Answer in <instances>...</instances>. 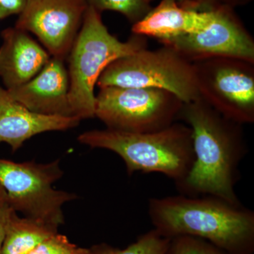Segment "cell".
Instances as JSON below:
<instances>
[{"label":"cell","mask_w":254,"mask_h":254,"mask_svg":"<svg viewBox=\"0 0 254 254\" xmlns=\"http://www.w3.org/2000/svg\"><path fill=\"white\" fill-rule=\"evenodd\" d=\"M178 121L190 127L194 161L175 186L180 194L211 195L241 205L235 190L247 153L243 125L229 120L201 98L184 103Z\"/></svg>","instance_id":"cell-1"},{"label":"cell","mask_w":254,"mask_h":254,"mask_svg":"<svg viewBox=\"0 0 254 254\" xmlns=\"http://www.w3.org/2000/svg\"><path fill=\"white\" fill-rule=\"evenodd\" d=\"M148 216L163 236L203 239L229 254H254V213L211 195L150 198Z\"/></svg>","instance_id":"cell-2"},{"label":"cell","mask_w":254,"mask_h":254,"mask_svg":"<svg viewBox=\"0 0 254 254\" xmlns=\"http://www.w3.org/2000/svg\"><path fill=\"white\" fill-rule=\"evenodd\" d=\"M81 144L106 149L123 159L128 175L160 173L175 185L188 175L194 161L191 131L182 123L160 131L130 133L106 128L91 130L78 137Z\"/></svg>","instance_id":"cell-3"},{"label":"cell","mask_w":254,"mask_h":254,"mask_svg":"<svg viewBox=\"0 0 254 254\" xmlns=\"http://www.w3.org/2000/svg\"><path fill=\"white\" fill-rule=\"evenodd\" d=\"M145 37L133 36L120 41L110 33L101 14L88 6L81 29L67 58L70 105L80 120L94 118L95 86L108 65L115 60L147 48Z\"/></svg>","instance_id":"cell-4"},{"label":"cell","mask_w":254,"mask_h":254,"mask_svg":"<svg viewBox=\"0 0 254 254\" xmlns=\"http://www.w3.org/2000/svg\"><path fill=\"white\" fill-rule=\"evenodd\" d=\"M165 90L183 103L200 98L193 64L171 47L143 48L115 60L98 78L97 85Z\"/></svg>","instance_id":"cell-5"},{"label":"cell","mask_w":254,"mask_h":254,"mask_svg":"<svg viewBox=\"0 0 254 254\" xmlns=\"http://www.w3.org/2000/svg\"><path fill=\"white\" fill-rule=\"evenodd\" d=\"M63 175L58 159L38 163L0 158V185L9 206L26 218L58 230L64 224V205L78 198L75 193L54 188Z\"/></svg>","instance_id":"cell-6"},{"label":"cell","mask_w":254,"mask_h":254,"mask_svg":"<svg viewBox=\"0 0 254 254\" xmlns=\"http://www.w3.org/2000/svg\"><path fill=\"white\" fill-rule=\"evenodd\" d=\"M183 103L159 88L104 87L96 95L95 117L110 129L148 133L178 121Z\"/></svg>","instance_id":"cell-7"},{"label":"cell","mask_w":254,"mask_h":254,"mask_svg":"<svg viewBox=\"0 0 254 254\" xmlns=\"http://www.w3.org/2000/svg\"><path fill=\"white\" fill-rule=\"evenodd\" d=\"M200 98L240 125L254 123V63L212 58L192 63Z\"/></svg>","instance_id":"cell-8"},{"label":"cell","mask_w":254,"mask_h":254,"mask_svg":"<svg viewBox=\"0 0 254 254\" xmlns=\"http://www.w3.org/2000/svg\"><path fill=\"white\" fill-rule=\"evenodd\" d=\"M208 26L196 33L160 42L190 63L212 58H235L254 63V40L235 9L218 5Z\"/></svg>","instance_id":"cell-9"},{"label":"cell","mask_w":254,"mask_h":254,"mask_svg":"<svg viewBox=\"0 0 254 254\" xmlns=\"http://www.w3.org/2000/svg\"><path fill=\"white\" fill-rule=\"evenodd\" d=\"M88 7L86 0H27L15 27L33 33L52 57L65 60Z\"/></svg>","instance_id":"cell-10"},{"label":"cell","mask_w":254,"mask_h":254,"mask_svg":"<svg viewBox=\"0 0 254 254\" xmlns=\"http://www.w3.org/2000/svg\"><path fill=\"white\" fill-rule=\"evenodd\" d=\"M64 60L51 57L35 77L8 92L14 100L34 113L74 117L68 97L69 78Z\"/></svg>","instance_id":"cell-11"},{"label":"cell","mask_w":254,"mask_h":254,"mask_svg":"<svg viewBox=\"0 0 254 254\" xmlns=\"http://www.w3.org/2000/svg\"><path fill=\"white\" fill-rule=\"evenodd\" d=\"M81 121L75 117L32 112L14 100L0 84V143H7L13 153L32 137L44 132L71 129Z\"/></svg>","instance_id":"cell-12"},{"label":"cell","mask_w":254,"mask_h":254,"mask_svg":"<svg viewBox=\"0 0 254 254\" xmlns=\"http://www.w3.org/2000/svg\"><path fill=\"white\" fill-rule=\"evenodd\" d=\"M1 38L0 78L10 91L35 77L52 56L29 33L15 26L1 32Z\"/></svg>","instance_id":"cell-13"},{"label":"cell","mask_w":254,"mask_h":254,"mask_svg":"<svg viewBox=\"0 0 254 254\" xmlns=\"http://www.w3.org/2000/svg\"><path fill=\"white\" fill-rule=\"evenodd\" d=\"M213 9H189L176 0H161L141 21L132 25L131 31L133 34L151 37L159 42L196 33L211 21Z\"/></svg>","instance_id":"cell-14"},{"label":"cell","mask_w":254,"mask_h":254,"mask_svg":"<svg viewBox=\"0 0 254 254\" xmlns=\"http://www.w3.org/2000/svg\"><path fill=\"white\" fill-rule=\"evenodd\" d=\"M58 229L31 218L21 217L14 210L10 214L1 254H28Z\"/></svg>","instance_id":"cell-15"},{"label":"cell","mask_w":254,"mask_h":254,"mask_svg":"<svg viewBox=\"0 0 254 254\" xmlns=\"http://www.w3.org/2000/svg\"><path fill=\"white\" fill-rule=\"evenodd\" d=\"M170 240L153 229L123 250L100 244L88 249L87 254H166Z\"/></svg>","instance_id":"cell-16"},{"label":"cell","mask_w":254,"mask_h":254,"mask_svg":"<svg viewBox=\"0 0 254 254\" xmlns=\"http://www.w3.org/2000/svg\"><path fill=\"white\" fill-rule=\"evenodd\" d=\"M91 6L102 14L105 11H113L123 14L134 24L141 21L151 10L152 0H86Z\"/></svg>","instance_id":"cell-17"},{"label":"cell","mask_w":254,"mask_h":254,"mask_svg":"<svg viewBox=\"0 0 254 254\" xmlns=\"http://www.w3.org/2000/svg\"><path fill=\"white\" fill-rule=\"evenodd\" d=\"M166 254H229L208 241L198 237L177 236L171 238Z\"/></svg>","instance_id":"cell-18"},{"label":"cell","mask_w":254,"mask_h":254,"mask_svg":"<svg viewBox=\"0 0 254 254\" xmlns=\"http://www.w3.org/2000/svg\"><path fill=\"white\" fill-rule=\"evenodd\" d=\"M87 249L78 247L59 232L43 240L28 254H85Z\"/></svg>","instance_id":"cell-19"},{"label":"cell","mask_w":254,"mask_h":254,"mask_svg":"<svg viewBox=\"0 0 254 254\" xmlns=\"http://www.w3.org/2000/svg\"><path fill=\"white\" fill-rule=\"evenodd\" d=\"M27 0H0V20L13 15H19L26 6Z\"/></svg>","instance_id":"cell-20"},{"label":"cell","mask_w":254,"mask_h":254,"mask_svg":"<svg viewBox=\"0 0 254 254\" xmlns=\"http://www.w3.org/2000/svg\"><path fill=\"white\" fill-rule=\"evenodd\" d=\"M176 1L183 7L189 9L197 10V11H207L218 6V4L214 2L213 0H176Z\"/></svg>","instance_id":"cell-21"},{"label":"cell","mask_w":254,"mask_h":254,"mask_svg":"<svg viewBox=\"0 0 254 254\" xmlns=\"http://www.w3.org/2000/svg\"><path fill=\"white\" fill-rule=\"evenodd\" d=\"M12 210L13 209L8 203L0 205V254H1L3 243H4L8 220Z\"/></svg>","instance_id":"cell-22"},{"label":"cell","mask_w":254,"mask_h":254,"mask_svg":"<svg viewBox=\"0 0 254 254\" xmlns=\"http://www.w3.org/2000/svg\"><path fill=\"white\" fill-rule=\"evenodd\" d=\"M253 0H213L214 2L218 5L228 6V7L235 9L239 6H245L250 4Z\"/></svg>","instance_id":"cell-23"},{"label":"cell","mask_w":254,"mask_h":254,"mask_svg":"<svg viewBox=\"0 0 254 254\" xmlns=\"http://www.w3.org/2000/svg\"><path fill=\"white\" fill-rule=\"evenodd\" d=\"M4 203H8L7 196H6V193L4 189L0 185V205L4 204Z\"/></svg>","instance_id":"cell-24"},{"label":"cell","mask_w":254,"mask_h":254,"mask_svg":"<svg viewBox=\"0 0 254 254\" xmlns=\"http://www.w3.org/2000/svg\"><path fill=\"white\" fill-rule=\"evenodd\" d=\"M87 252H88V249H87V252H86V253L85 254H87Z\"/></svg>","instance_id":"cell-25"}]
</instances>
